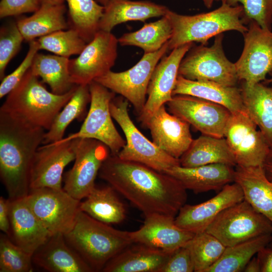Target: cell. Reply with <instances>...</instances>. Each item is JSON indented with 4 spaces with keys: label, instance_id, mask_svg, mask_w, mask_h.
I'll list each match as a JSON object with an SVG mask.
<instances>
[{
    "label": "cell",
    "instance_id": "cell-4",
    "mask_svg": "<svg viewBox=\"0 0 272 272\" xmlns=\"http://www.w3.org/2000/svg\"><path fill=\"white\" fill-rule=\"evenodd\" d=\"M64 236L93 271H102L112 258L132 243L129 232L116 229L82 211L72 230Z\"/></svg>",
    "mask_w": 272,
    "mask_h": 272
},
{
    "label": "cell",
    "instance_id": "cell-34",
    "mask_svg": "<svg viewBox=\"0 0 272 272\" xmlns=\"http://www.w3.org/2000/svg\"><path fill=\"white\" fill-rule=\"evenodd\" d=\"M271 234H266L226 247L219 259L207 272H240L254 254L269 244Z\"/></svg>",
    "mask_w": 272,
    "mask_h": 272
},
{
    "label": "cell",
    "instance_id": "cell-28",
    "mask_svg": "<svg viewBox=\"0 0 272 272\" xmlns=\"http://www.w3.org/2000/svg\"><path fill=\"white\" fill-rule=\"evenodd\" d=\"M168 9L150 1L109 0L104 6L99 29L111 32L115 26L121 23L130 21L145 22L151 18L163 17Z\"/></svg>",
    "mask_w": 272,
    "mask_h": 272
},
{
    "label": "cell",
    "instance_id": "cell-19",
    "mask_svg": "<svg viewBox=\"0 0 272 272\" xmlns=\"http://www.w3.org/2000/svg\"><path fill=\"white\" fill-rule=\"evenodd\" d=\"M244 200L242 190L236 183L228 184L216 195L200 203L183 205L175 218L177 226L194 234L206 231L224 210Z\"/></svg>",
    "mask_w": 272,
    "mask_h": 272
},
{
    "label": "cell",
    "instance_id": "cell-22",
    "mask_svg": "<svg viewBox=\"0 0 272 272\" xmlns=\"http://www.w3.org/2000/svg\"><path fill=\"white\" fill-rule=\"evenodd\" d=\"M10 200L9 237L17 246L33 255L52 234L34 214L25 197Z\"/></svg>",
    "mask_w": 272,
    "mask_h": 272
},
{
    "label": "cell",
    "instance_id": "cell-31",
    "mask_svg": "<svg viewBox=\"0 0 272 272\" xmlns=\"http://www.w3.org/2000/svg\"><path fill=\"white\" fill-rule=\"evenodd\" d=\"M66 11L64 4H42L32 15L20 19L16 23L24 40L30 42L67 29L69 25L65 18Z\"/></svg>",
    "mask_w": 272,
    "mask_h": 272
},
{
    "label": "cell",
    "instance_id": "cell-12",
    "mask_svg": "<svg viewBox=\"0 0 272 272\" xmlns=\"http://www.w3.org/2000/svg\"><path fill=\"white\" fill-rule=\"evenodd\" d=\"M236 164L262 166L270 147L245 110L231 113L224 134Z\"/></svg>",
    "mask_w": 272,
    "mask_h": 272
},
{
    "label": "cell",
    "instance_id": "cell-55",
    "mask_svg": "<svg viewBox=\"0 0 272 272\" xmlns=\"http://www.w3.org/2000/svg\"><path fill=\"white\" fill-rule=\"evenodd\" d=\"M222 2H226L227 0H221Z\"/></svg>",
    "mask_w": 272,
    "mask_h": 272
},
{
    "label": "cell",
    "instance_id": "cell-48",
    "mask_svg": "<svg viewBox=\"0 0 272 272\" xmlns=\"http://www.w3.org/2000/svg\"><path fill=\"white\" fill-rule=\"evenodd\" d=\"M262 167L267 177L272 181V148L270 149L263 162Z\"/></svg>",
    "mask_w": 272,
    "mask_h": 272
},
{
    "label": "cell",
    "instance_id": "cell-24",
    "mask_svg": "<svg viewBox=\"0 0 272 272\" xmlns=\"http://www.w3.org/2000/svg\"><path fill=\"white\" fill-rule=\"evenodd\" d=\"M233 166L220 163L187 168L174 166L164 173L181 182L187 189L195 193L221 190L234 181Z\"/></svg>",
    "mask_w": 272,
    "mask_h": 272
},
{
    "label": "cell",
    "instance_id": "cell-47",
    "mask_svg": "<svg viewBox=\"0 0 272 272\" xmlns=\"http://www.w3.org/2000/svg\"><path fill=\"white\" fill-rule=\"evenodd\" d=\"M261 272H272V247H264L257 253Z\"/></svg>",
    "mask_w": 272,
    "mask_h": 272
},
{
    "label": "cell",
    "instance_id": "cell-25",
    "mask_svg": "<svg viewBox=\"0 0 272 272\" xmlns=\"http://www.w3.org/2000/svg\"><path fill=\"white\" fill-rule=\"evenodd\" d=\"M172 252L132 243L105 265L104 272H161Z\"/></svg>",
    "mask_w": 272,
    "mask_h": 272
},
{
    "label": "cell",
    "instance_id": "cell-45",
    "mask_svg": "<svg viewBox=\"0 0 272 272\" xmlns=\"http://www.w3.org/2000/svg\"><path fill=\"white\" fill-rule=\"evenodd\" d=\"M41 5L39 0H1L0 18L35 12Z\"/></svg>",
    "mask_w": 272,
    "mask_h": 272
},
{
    "label": "cell",
    "instance_id": "cell-38",
    "mask_svg": "<svg viewBox=\"0 0 272 272\" xmlns=\"http://www.w3.org/2000/svg\"><path fill=\"white\" fill-rule=\"evenodd\" d=\"M185 245L191 253L195 272H207L226 248L218 239L207 231L195 234Z\"/></svg>",
    "mask_w": 272,
    "mask_h": 272
},
{
    "label": "cell",
    "instance_id": "cell-26",
    "mask_svg": "<svg viewBox=\"0 0 272 272\" xmlns=\"http://www.w3.org/2000/svg\"><path fill=\"white\" fill-rule=\"evenodd\" d=\"M234 182L241 187L244 199L272 223V181L262 166L236 165Z\"/></svg>",
    "mask_w": 272,
    "mask_h": 272
},
{
    "label": "cell",
    "instance_id": "cell-15",
    "mask_svg": "<svg viewBox=\"0 0 272 272\" xmlns=\"http://www.w3.org/2000/svg\"><path fill=\"white\" fill-rule=\"evenodd\" d=\"M250 21L243 34V51L235 65L239 80L252 86L265 80L272 70V32Z\"/></svg>",
    "mask_w": 272,
    "mask_h": 272
},
{
    "label": "cell",
    "instance_id": "cell-13",
    "mask_svg": "<svg viewBox=\"0 0 272 272\" xmlns=\"http://www.w3.org/2000/svg\"><path fill=\"white\" fill-rule=\"evenodd\" d=\"M118 39L111 33L99 30L79 56L70 59L72 83L89 85L111 71L117 56Z\"/></svg>",
    "mask_w": 272,
    "mask_h": 272
},
{
    "label": "cell",
    "instance_id": "cell-6",
    "mask_svg": "<svg viewBox=\"0 0 272 272\" xmlns=\"http://www.w3.org/2000/svg\"><path fill=\"white\" fill-rule=\"evenodd\" d=\"M128 102L123 97H114L110 104L111 116L125 138V145L117 156L121 159L140 163L164 173L180 165L179 159L159 149L138 129L130 117Z\"/></svg>",
    "mask_w": 272,
    "mask_h": 272
},
{
    "label": "cell",
    "instance_id": "cell-1",
    "mask_svg": "<svg viewBox=\"0 0 272 272\" xmlns=\"http://www.w3.org/2000/svg\"><path fill=\"white\" fill-rule=\"evenodd\" d=\"M99 177L141 211L145 217L161 214L175 218L187 200L186 189L173 176L145 164L110 154Z\"/></svg>",
    "mask_w": 272,
    "mask_h": 272
},
{
    "label": "cell",
    "instance_id": "cell-40",
    "mask_svg": "<svg viewBox=\"0 0 272 272\" xmlns=\"http://www.w3.org/2000/svg\"><path fill=\"white\" fill-rule=\"evenodd\" d=\"M32 255L17 246L6 234L0 236V272L33 271Z\"/></svg>",
    "mask_w": 272,
    "mask_h": 272
},
{
    "label": "cell",
    "instance_id": "cell-7",
    "mask_svg": "<svg viewBox=\"0 0 272 272\" xmlns=\"http://www.w3.org/2000/svg\"><path fill=\"white\" fill-rule=\"evenodd\" d=\"M206 231L226 247L272 233V223L244 199L222 211Z\"/></svg>",
    "mask_w": 272,
    "mask_h": 272
},
{
    "label": "cell",
    "instance_id": "cell-14",
    "mask_svg": "<svg viewBox=\"0 0 272 272\" xmlns=\"http://www.w3.org/2000/svg\"><path fill=\"white\" fill-rule=\"evenodd\" d=\"M110 154L101 142L80 138L74 165L64 175L63 189L80 200L86 197L95 187V179Z\"/></svg>",
    "mask_w": 272,
    "mask_h": 272
},
{
    "label": "cell",
    "instance_id": "cell-46",
    "mask_svg": "<svg viewBox=\"0 0 272 272\" xmlns=\"http://www.w3.org/2000/svg\"><path fill=\"white\" fill-rule=\"evenodd\" d=\"M9 198L0 197V230L10 236L11 232Z\"/></svg>",
    "mask_w": 272,
    "mask_h": 272
},
{
    "label": "cell",
    "instance_id": "cell-18",
    "mask_svg": "<svg viewBox=\"0 0 272 272\" xmlns=\"http://www.w3.org/2000/svg\"><path fill=\"white\" fill-rule=\"evenodd\" d=\"M193 44L188 43L175 48L156 65L148 87V98L142 113L138 116L142 125L160 107L172 99L180 62Z\"/></svg>",
    "mask_w": 272,
    "mask_h": 272
},
{
    "label": "cell",
    "instance_id": "cell-21",
    "mask_svg": "<svg viewBox=\"0 0 272 272\" xmlns=\"http://www.w3.org/2000/svg\"><path fill=\"white\" fill-rule=\"evenodd\" d=\"M145 218L140 229L129 232L132 243L173 252L186 245L195 235L177 226L174 217L152 214Z\"/></svg>",
    "mask_w": 272,
    "mask_h": 272
},
{
    "label": "cell",
    "instance_id": "cell-10",
    "mask_svg": "<svg viewBox=\"0 0 272 272\" xmlns=\"http://www.w3.org/2000/svg\"><path fill=\"white\" fill-rule=\"evenodd\" d=\"M25 198L34 214L52 235H65L70 232L81 211V200L74 198L63 188L31 189Z\"/></svg>",
    "mask_w": 272,
    "mask_h": 272
},
{
    "label": "cell",
    "instance_id": "cell-36",
    "mask_svg": "<svg viewBox=\"0 0 272 272\" xmlns=\"http://www.w3.org/2000/svg\"><path fill=\"white\" fill-rule=\"evenodd\" d=\"M171 24L165 15L158 20L145 24L140 29L123 34L118 39L121 46H134L142 48L144 53L160 49L171 38Z\"/></svg>",
    "mask_w": 272,
    "mask_h": 272
},
{
    "label": "cell",
    "instance_id": "cell-39",
    "mask_svg": "<svg viewBox=\"0 0 272 272\" xmlns=\"http://www.w3.org/2000/svg\"><path fill=\"white\" fill-rule=\"evenodd\" d=\"M40 49H44L55 55L69 58L79 55L87 43L75 30H59L37 39Z\"/></svg>",
    "mask_w": 272,
    "mask_h": 272
},
{
    "label": "cell",
    "instance_id": "cell-43",
    "mask_svg": "<svg viewBox=\"0 0 272 272\" xmlns=\"http://www.w3.org/2000/svg\"><path fill=\"white\" fill-rule=\"evenodd\" d=\"M39 45L37 40L29 42L28 52L20 64L12 73L2 80L0 85V98L7 95L21 81L31 67L34 57L38 52Z\"/></svg>",
    "mask_w": 272,
    "mask_h": 272
},
{
    "label": "cell",
    "instance_id": "cell-5",
    "mask_svg": "<svg viewBox=\"0 0 272 272\" xmlns=\"http://www.w3.org/2000/svg\"><path fill=\"white\" fill-rule=\"evenodd\" d=\"M165 15L172 27V34L168 41V50L182 45L199 42L206 45L213 36L231 30L243 34L247 31L245 19L241 5L231 6L222 2L218 9L192 16L182 15L168 10Z\"/></svg>",
    "mask_w": 272,
    "mask_h": 272
},
{
    "label": "cell",
    "instance_id": "cell-53",
    "mask_svg": "<svg viewBox=\"0 0 272 272\" xmlns=\"http://www.w3.org/2000/svg\"><path fill=\"white\" fill-rule=\"evenodd\" d=\"M269 74L270 75V77H271V78L269 80V83H271V85H272V70L271 71V72L269 73Z\"/></svg>",
    "mask_w": 272,
    "mask_h": 272
},
{
    "label": "cell",
    "instance_id": "cell-27",
    "mask_svg": "<svg viewBox=\"0 0 272 272\" xmlns=\"http://www.w3.org/2000/svg\"><path fill=\"white\" fill-rule=\"evenodd\" d=\"M187 95L227 108L231 113L244 110L241 89L206 81H193L178 75L173 96Z\"/></svg>",
    "mask_w": 272,
    "mask_h": 272
},
{
    "label": "cell",
    "instance_id": "cell-23",
    "mask_svg": "<svg viewBox=\"0 0 272 272\" xmlns=\"http://www.w3.org/2000/svg\"><path fill=\"white\" fill-rule=\"evenodd\" d=\"M33 263L49 272H93L92 268L65 240L55 234L32 255Z\"/></svg>",
    "mask_w": 272,
    "mask_h": 272
},
{
    "label": "cell",
    "instance_id": "cell-30",
    "mask_svg": "<svg viewBox=\"0 0 272 272\" xmlns=\"http://www.w3.org/2000/svg\"><path fill=\"white\" fill-rule=\"evenodd\" d=\"M240 89L245 111L272 148V86L243 83Z\"/></svg>",
    "mask_w": 272,
    "mask_h": 272
},
{
    "label": "cell",
    "instance_id": "cell-37",
    "mask_svg": "<svg viewBox=\"0 0 272 272\" xmlns=\"http://www.w3.org/2000/svg\"><path fill=\"white\" fill-rule=\"evenodd\" d=\"M69 8L70 28L77 31L88 43L99 29L104 7L95 0H65Z\"/></svg>",
    "mask_w": 272,
    "mask_h": 272
},
{
    "label": "cell",
    "instance_id": "cell-51",
    "mask_svg": "<svg viewBox=\"0 0 272 272\" xmlns=\"http://www.w3.org/2000/svg\"><path fill=\"white\" fill-rule=\"evenodd\" d=\"M215 1L216 0H202L204 4L208 8H210L212 7Z\"/></svg>",
    "mask_w": 272,
    "mask_h": 272
},
{
    "label": "cell",
    "instance_id": "cell-32",
    "mask_svg": "<svg viewBox=\"0 0 272 272\" xmlns=\"http://www.w3.org/2000/svg\"><path fill=\"white\" fill-rule=\"evenodd\" d=\"M110 185L95 187L85 200L80 210L94 219L107 224H119L126 217V208Z\"/></svg>",
    "mask_w": 272,
    "mask_h": 272
},
{
    "label": "cell",
    "instance_id": "cell-54",
    "mask_svg": "<svg viewBox=\"0 0 272 272\" xmlns=\"http://www.w3.org/2000/svg\"><path fill=\"white\" fill-rule=\"evenodd\" d=\"M269 244L270 247H272V239H271V241L269 242Z\"/></svg>",
    "mask_w": 272,
    "mask_h": 272
},
{
    "label": "cell",
    "instance_id": "cell-2",
    "mask_svg": "<svg viewBox=\"0 0 272 272\" xmlns=\"http://www.w3.org/2000/svg\"><path fill=\"white\" fill-rule=\"evenodd\" d=\"M45 133L0 111V176L10 199L29 194L33 159Z\"/></svg>",
    "mask_w": 272,
    "mask_h": 272
},
{
    "label": "cell",
    "instance_id": "cell-20",
    "mask_svg": "<svg viewBox=\"0 0 272 272\" xmlns=\"http://www.w3.org/2000/svg\"><path fill=\"white\" fill-rule=\"evenodd\" d=\"M148 128L152 142L159 149L179 159L193 139L190 125L180 117L168 112L162 105L142 124Z\"/></svg>",
    "mask_w": 272,
    "mask_h": 272
},
{
    "label": "cell",
    "instance_id": "cell-8",
    "mask_svg": "<svg viewBox=\"0 0 272 272\" xmlns=\"http://www.w3.org/2000/svg\"><path fill=\"white\" fill-rule=\"evenodd\" d=\"M223 35L215 36L210 47H194L181 60L178 75L190 80L206 81L227 86H236L239 81L235 63L226 56L222 45Z\"/></svg>",
    "mask_w": 272,
    "mask_h": 272
},
{
    "label": "cell",
    "instance_id": "cell-44",
    "mask_svg": "<svg viewBox=\"0 0 272 272\" xmlns=\"http://www.w3.org/2000/svg\"><path fill=\"white\" fill-rule=\"evenodd\" d=\"M194 271L193 259L189 249L185 245L174 251L169 256L161 272Z\"/></svg>",
    "mask_w": 272,
    "mask_h": 272
},
{
    "label": "cell",
    "instance_id": "cell-49",
    "mask_svg": "<svg viewBox=\"0 0 272 272\" xmlns=\"http://www.w3.org/2000/svg\"><path fill=\"white\" fill-rule=\"evenodd\" d=\"M243 271L261 272L259 261L257 257H252L246 265Z\"/></svg>",
    "mask_w": 272,
    "mask_h": 272
},
{
    "label": "cell",
    "instance_id": "cell-33",
    "mask_svg": "<svg viewBox=\"0 0 272 272\" xmlns=\"http://www.w3.org/2000/svg\"><path fill=\"white\" fill-rule=\"evenodd\" d=\"M70 58L55 54L38 53L35 55L30 70L47 84L51 92L64 94L74 88L69 71Z\"/></svg>",
    "mask_w": 272,
    "mask_h": 272
},
{
    "label": "cell",
    "instance_id": "cell-42",
    "mask_svg": "<svg viewBox=\"0 0 272 272\" xmlns=\"http://www.w3.org/2000/svg\"><path fill=\"white\" fill-rule=\"evenodd\" d=\"M231 6L241 3L245 19L253 21L262 28L271 31L272 0H227Z\"/></svg>",
    "mask_w": 272,
    "mask_h": 272
},
{
    "label": "cell",
    "instance_id": "cell-50",
    "mask_svg": "<svg viewBox=\"0 0 272 272\" xmlns=\"http://www.w3.org/2000/svg\"><path fill=\"white\" fill-rule=\"evenodd\" d=\"M41 5H61L64 4L65 0H39Z\"/></svg>",
    "mask_w": 272,
    "mask_h": 272
},
{
    "label": "cell",
    "instance_id": "cell-17",
    "mask_svg": "<svg viewBox=\"0 0 272 272\" xmlns=\"http://www.w3.org/2000/svg\"><path fill=\"white\" fill-rule=\"evenodd\" d=\"M169 112L186 121L202 134L224 138L231 112L225 107L187 95H176L167 104Z\"/></svg>",
    "mask_w": 272,
    "mask_h": 272
},
{
    "label": "cell",
    "instance_id": "cell-11",
    "mask_svg": "<svg viewBox=\"0 0 272 272\" xmlns=\"http://www.w3.org/2000/svg\"><path fill=\"white\" fill-rule=\"evenodd\" d=\"M167 42L155 52L144 53L129 69L121 72L110 71L94 81L126 99L139 116L147 100L148 87L153 71L168 50Z\"/></svg>",
    "mask_w": 272,
    "mask_h": 272
},
{
    "label": "cell",
    "instance_id": "cell-52",
    "mask_svg": "<svg viewBox=\"0 0 272 272\" xmlns=\"http://www.w3.org/2000/svg\"><path fill=\"white\" fill-rule=\"evenodd\" d=\"M97 2L99 3L103 6H105L108 3L109 0H95Z\"/></svg>",
    "mask_w": 272,
    "mask_h": 272
},
{
    "label": "cell",
    "instance_id": "cell-9",
    "mask_svg": "<svg viewBox=\"0 0 272 272\" xmlns=\"http://www.w3.org/2000/svg\"><path fill=\"white\" fill-rule=\"evenodd\" d=\"M89 86L90 106L84 121L77 132L64 139L97 140L109 148L110 154L117 155L126 142L116 128L110 112V104L115 93L95 81L90 83Z\"/></svg>",
    "mask_w": 272,
    "mask_h": 272
},
{
    "label": "cell",
    "instance_id": "cell-16",
    "mask_svg": "<svg viewBox=\"0 0 272 272\" xmlns=\"http://www.w3.org/2000/svg\"><path fill=\"white\" fill-rule=\"evenodd\" d=\"M79 141L80 138H63L38 148L31 168L30 190L40 188H63V170L75 160Z\"/></svg>",
    "mask_w": 272,
    "mask_h": 272
},
{
    "label": "cell",
    "instance_id": "cell-35",
    "mask_svg": "<svg viewBox=\"0 0 272 272\" xmlns=\"http://www.w3.org/2000/svg\"><path fill=\"white\" fill-rule=\"evenodd\" d=\"M91 101L89 85H78L70 100L54 118L50 128L45 132L42 144L56 142L63 138L65 130L75 119L81 121L86 114Z\"/></svg>",
    "mask_w": 272,
    "mask_h": 272
},
{
    "label": "cell",
    "instance_id": "cell-3",
    "mask_svg": "<svg viewBox=\"0 0 272 272\" xmlns=\"http://www.w3.org/2000/svg\"><path fill=\"white\" fill-rule=\"evenodd\" d=\"M78 85L62 95L48 91L30 69L7 95L0 111L29 125L48 130Z\"/></svg>",
    "mask_w": 272,
    "mask_h": 272
},
{
    "label": "cell",
    "instance_id": "cell-29",
    "mask_svg": "<svg viewBox=\"0 0 272 272\" xmlns=\"http://www.w3.org/2000/svg\"><path fill=\"white\" fill-rule=\"evenodd\" d=\"M180 166L195 167L211 164L236 166V162L226 139L202 134L193 140L186 151L179 158Z\"/></svg>",
    "mask_w": 272,
    "mask_h": 272
},
{
    "label": "cell",
    "instance_id": "cell-41",
    "mask_svg": "<svg viewBox=\"0 0 272 272\" xmlns=\"http://www.w3.org/2000/svg\"><path fill=\"white\" fill-rule=\"evenodd\" d=\"M24 38L16 22H11L0 29V80L5 77L10 61L19 51Z\"/></svg>",
    "mask_w": 272,
    "mask_h": 272
}]
</instances>
